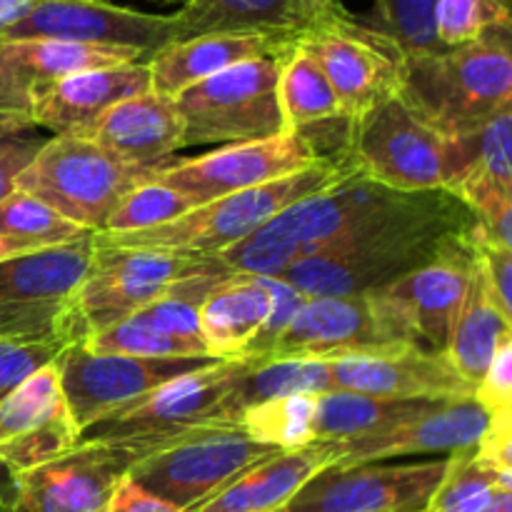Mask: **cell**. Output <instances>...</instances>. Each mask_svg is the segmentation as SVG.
Instances as JSON below:
<instances>
[{
	"label": "cell",
	"mask_w": 512,
	"mask_h": 512,
	"mask_svg": "<svg viewBox=\"0 0 512 512\" xmlns=\"http://www.w3.org/2000/svg\"><path fill=\"white\" fill-rule=\"evenodd\" d=\"M475 225L473 210L448 190L403 193L323 253L285 270L280 280L305 298L368 293L433 263L463 243Z\"/></svg>",
	"instance_id": "cell-1"
},
{
	"label": "cell",
	"mask_w": 512,
	"mask_h": 512,
	"mask_svg": "<svg viewBox=\"0 0 512 512\" xmlns=\"http://www.w3.org/2000/svg\"><path fill=\"white\" fill-rule=\"evenodd\" d=\"M350 173H353L350 165L338 155V158L323 160V163L288 175V178L195 205L185 215L158 225V228L123 235L95 233V238L105 245H120V248L170 250V253L215 258L223 250L233 248V245L243 243L245 238L258 233L285 208L330 188L338 180L348 178Z\"/></svg>",
	"instance_id": "cell-2"
},
{
	"label": "cell",
	"mask_w": 512,
	"mask_h": 512,
	"mask_svg": "<svg viewBox=\"0 0 512 512\" xmlns=\"http://www.w3.org/2000/svg\"><path fill=\"white\" fill-rule=\"evenodd\" d=\"M403 95L448 138L478 130L512 105L510 30L405 58Z\"/></svg>",
	"instance_id": "cell-3"
},
{
	"label": "cell",
	"mask_w": 512,
	"mask_h": 512,
	"mask_svg": "<svg viewBox=\"0 0 512 512\" xmlns=\"http://www.w3.org/2000/svg\"><path fill=\"white\" fill-rule=\"evenodd\" d=\"M395 190L350 173L330 188L298 200L268 225L215 258L228 273L280 278L295 263L323 253L348 230L393 203Z\"/></svg>",
	"instance_id": "cell-4"
},
{
	"label": "cell",
	"mask_w": 512,
	"mask_h": 512,
	"mask_svg": "<svg viewBox=\"0 0 512 512\" xmlns=\"http://www.w3.org/2000/svg\"><path fill=\"white\" fill-rule=\"evenodd\" d=\"M340 158L360 178L395 193L448 190L455 170L453 138L403 93L348 120Z\"/></svg>",
	"instance_id": "cell-5"
},
{
	"label": "cell",
	"mask_w": 512,
	"mask_h": 512,
	"mask_svg": "<svg viewBox=\"0 0 512 512\" xmlns=\"http://www.w3.org/2000/svg\"><path fill=\"white\" fill-rule=\"evenodd\" d=\"M240 360H218L203 370L183 375L145 398L95 420L78 433L80 445H108L133 458V465L203 428L228 425L223 405ZM233 428V425H228ZM75 443V445H78Z\"/></svg>",
	"instance_id": "cell-6"
},
{
	"label": "cell",
	"mask_w": 512,
	"mask_h": 512,
	"mask_svg": "<svg viewBox=\"0 0 512 512\" xmlns=\"http://www.w3.org/2000/svg\"><path fill=\"white\" fill-rule=\"evenodd\" d=\"M153 178L105 153L90 138L53 135L23 170L15 190L28 193L88 233H103L120 200Z\"/></svg>",
	"instance_id": "cell-7"
},
{
	"label": "cell",
	"mask_w": 512,
	"mask_h": 512,
	"mask_svg": "<svg viewBox=\"0 0 512 512\" xmlns=\"http://www.w3.org/2000/svg\"><path fill=\"white\" fill-rule=\"evenodd\" d=\"M285 55L233 65L175 95L183 145H233L288 133L278 103Z\"/></svg>",
	"instance_id": "cell-8"
},
{
	"label": "cell",
	"mask_w": 512,
	"mask_h": 512,
	"mask_svg": "<svg viewBox=\"0 0 512 512\" xmlns=\"http://www.w3.org/2000/svg\"><path fill=\"white\" fill-rule=\"evenodd\" d=\"M95 250V233L40 253L0 260V340H83L73 295Z\"/></svg>",
	"instance_id": "cell-9"
},
{
	"label": "cell",
	"mask_w": 512,
	"mask_h": 512,
	"mask_svg": "<svg viewBox=\"0 0 512 512\" xmlns=\"http://www.w3.org/2000/svg\"><path fill=\"white\" fill-rule=\"evenodd\" d=\"M293 45L323 70L345 120L403 93L405 53L400 45L380 28L360 23L340 8L308 25Z\"/></svg>",
	"instance_id": "cell-10"
},
{
	"label": "cell",
	"mask_w": 512,
	"mask_h": 512,
	"mask_svg": "<svg viewBox=\"0 0 512 512\" xmlns=\"http://www.w3.org/2000/svg\"><path fill=\"white\" fill-rule=\"evenodd\" d=\"M328 133H333V128L288 130L275 138L223 145L198 158L168 160L153 170V178L183 193L195 205H203L338 158V150L325 143L323 135Z\"/></svg>",
	"instance_id": "cell-11"
},
{
	"label": "cell",
	"mask_w": 512,
	"mask_h": 512,
	"mask_svg": "<svg viewBox=\"0 0 512 512\" xmlns=\"http://www.w3.org/2000/svg\"><path fill=\"white\" fill-rule=\"evenodd\" d=\"M280 450L258 443L233 425L203 428L138 460L128 478L175 508L195 512L238 475Z\"/></svg>",
	"instance_id": "cell-12"
},
{
	"label": "cell",
	"mask_w": 512,
	"mask_h": 512,
	"mask_svg": "<svg viewBox=\"0 0 512 512\" xmlns=\"http://www.w3.org/2000/svg\"><path fill=\"white\" fill-rule=\"evenodd\" d=\"M218 363L215 358H133L118 353H95L85 343H73L58 365L60 390L78 433L95 420L145 398L153 390Z\"/></svg>",
	"instance_id": "cell-13"
},
{
	"label": "cell",
	"mask_w": 512,
	"mask_h": 512,
	"mask_svg": "<svg viewBox=\"0 0 512 512\" xmlns=\"http://www.w3.org/2000/svg\"><path fill=\"white\" fill-rule=\"evenodd\" d=\"M448 465L450 455L405 465H330L278 512H428Z\"/></svg>",
	"instance_id": "cell-14"
},
{
	"label": "cell",
	"mask_w": 512,
	"mask_h": 512,
	"mask_svg": "<svg viewBox=\"0 0 512 512\" xmlns=\"http://www.w3.org/2000/svg\"><path fill=\"white\" fill-rule=\"evenodd\" d=\"M370 293L305 298L265 358L330 360L408 345ZM258 360V358H255Z\"/></svg>",
	"instance_id": "cell-15"
},
{
	"label": "cell",
	"mask_w": 512,
	"mask_h": 512,
	"mask_svg": "<svg viewBox=\"0 0 512 512\" xmlns=\"http://www.w3.org/2000/svg\"><path fill=\"white\" fill-rule=\"evenodd\" d=\"M5 40H60L100 48L140 50L145 60L173 40V18L110 0H35Z\"/></svg>",
	"instance_id": "cell-16"
},
{
	"label": "cell",
	"mask_w": 512,
	"mask_h": 512,
	"mask_svg": "<svg viewBox=\"0 0 512 512\" xmlns=\"http://www.w3.org/2000/svg\"><path fill=\"white\" fill-rule=\"evenodd\" d=\"M470 268H473V250L468 235L463 243L450 248L433 263L368 293L405 340L420 348L445 353L468 290Z\"/></svg>",
	"instance_id": "cell-17"
},
{
	"label": "cell",
	"mask_w": 512,
	"mask_h": 512,
	"mask_svg": "<svg viewBox=\"0 0 512 512\" xmlns=\"http://www.w3.org/2000/svg\"><path fill=\"white\" fill-rule=\"evenodd\" d=\"M145 55L130 48L60 43V40H5L0 43V123L33 128L30 113L60 80L80 70L140 63Z\"/></svg>",
	"instance_id": "cell-18"
},
{
	"label": "cell",
	"mask_w": 512,
	"mask_h": 512,
	"mask_svg": "<svg viewBox=\"0 0 512 512\" xmlns=\"http://www.w3.org/2000/svg\"><path fill=\"white\" fill-rule=\"evenodd\" d=\"M328 373L333 390H353L378 398L430 403L475 398L473 385L460 378L448 355L415 343L330 360Z\"/></svg>",
	"instance_id": "cell-19"
},
{
	"label": "cell",
	"mask_w": 512,
	"mask_h": 512,
	"mask_svg": "<svg viewBox=\"0 0 512 512\" xmlns=\"http://www.w3.org/2000/svg\"><path fill=\"white\" fill-rule=\"evenodd\" d=\"M133 458L108 445H75L18 475L15 512H105Z\"/></svg>",
	"instance_id": "cell-20"
},
{
	"label": "cell",
	"mask_w": 512,
	"mask_h": 512,
	"mask_svg": "<svg viewBox=\"0 0 512 512\" xmlns=\"http://www.w3.org/2000/svg\"><path fill=\"white\" fill-rule=\"evenodd\" d=\"M78 443L58 370L45 368L0 400V460L15 473L60 458Z\"/></svg>",
	"instance_id": "cell-21"
},
{
	"label": "cell",
	"mask_w": 512,
	"mask_h": 512,
	"mask_svg": "<svg viewBox=\"0 0 512 512\" xmlns=\"http://www.w3.org/2000/svg\"><path fill=\"white\" fill-rule=\"evenodd\" d=\"M488 425L490 415L475 398L440 403L428 413L405 420L378 435L338 443L335 465L345 468V465L385 463V460L405 458V455H453L458 450L478 448Z\"/></svg>",
	"instance_id": "cell-22"
},
{
	"label": "cell",
	"mask_w": 512,
	"mask_h": 512,
	"mask_svg": "<svg viewBox=\"0 0 512 512\" xmlns=\"http://www.w3.org/2000/svg\"><path fill=\"white\" fill-rule=\"evenodd\" d=\"M148 90L150 70L145 60L113 65V68L80 70L60 80L35 103L30 125L50 130L53 135L85 138L113 105Z\"/></svg>",
	"instance_id": "cell-23"
},
{
	"label": "cell",
	"mask_w": 512,
	"mask_h": 512,
	"mask_svg": "<svg viewBox=\"0 0 512 512\" xmlns=\"http://www.w3.org/2000/svg\"><path fill=\"white\" fill-rule=\"evenodd\" d=\"M85 138L138 170H155L178 153L183 145V120L170 98L140 93L113 105Z\"/></svg>",
	"instance_id": "cell-24"
},
{
	"label": "cell",
	"mask_w": 512,
	"mask_h": 512,
	"mask_svg": "<svg viewBox=\"0 0 512 512\" xmlns=\"http://www.w3.org/2000/svg\"><path fill=\"white\" fill-rule=\"evenodd\" d=\"M293 40L275 35H198L160 48L145 63L150 70V90L173 100L190 85L223 73L233 65L258 58L285 55Z\"/></svg>",
	"instance_id": "cell-25"
},
{
	"label": "cell",
	"mask_w": 512,
	"mask_h": 512,
	"mask_svg": "<svg viewBox=\"0 0 512 512\" xmlns=\"http://www.w3.org/2000/svg\"><path fill=\"white\" fill-rule=\"evenodd\" d=\"M338 463V443L315 440L305 448L280 450L220 490L195 512H278L320 470Z\"/></svg>",
	"instance_id": "cell-26"
},
{
	"label": "cell",
	"mask_w": 512,
	"mask_h": 512,
	"mask_svg": "<svg viewBox=\"0 0 512 512\" xmlns=\"http://www.w3.org/2000/svg\"><path fill=\"white\" fill-rule=\"evenodd\" d=\"M273 313L270 278L230 273L200 303V338L215 360H238L248 353Z\"/></svg>",
	"instance_id": "cell-27"
},
{
	"label": "cell",
	"mask_w": 512,
	"mask_h": 512,
	"mask_svg": "<svg viewBox=\"0 0 512 512\" xmlns=\"http://www.w3.org/2000/svg\"><path fill=\"white\" fill-rule=\"evenodd\" d=\"M173 18V40L198 35H275L293 40L310 25L298 0H185Z\"/></svg>",
	"instance_id": "cell-28"
},
{
	"label": "cell",
	"mask_w": 512,
	"mask_h": 512,
	"mask_svg": "<svg viewBox=\"0 0 512 512\" xmlns=\"http://www.w3.org/2000/svg\"><path fill=\"white\" fill-rule=\"evenodd\" d=\"M510 338L512 320L500 313L493 295H490L488 283H485L483 273H480L478 263L473 258L468 290H465L463 305H460L458 318H455L445 355L460 373V378L473 385L475 390V385L483 380L485 370L493 363L500 345Z\"/></svg>",
	"instance_id": "cell-29"
},
{
	"label": "cell",
	"mask_w": 512,
	"mask_h": 512,
	"mask_svg": "<svg viewBox=\"0 0 512 512\" xmlns=\"http://www.w3.org/2000/svg\"><path fill=\"white\" fill-rule=\"evenodd\" d=\"M440 403L430 400H390L378 395L353 393V390H328L318 398L315 435L328 443L370 438L383 430L395 428L410 418L428 413Z\"/></svg>",
	"instance_id": "cell-30"
},
{
	"label": "cell",
	"mask_w": 512,
	"mask_h": 512,
	"mask_svg": "<svg viewBox=\"0 0 512 512\" xmlns=\"http://www.w3.org/2000/svg\"><path fill=\"white\" fill-rule=\"evenodd\" d=\"M240 370L223 405V418L228 425H238L240 418L253 405L265 400L283 398L295 393H328V363L318 360H270V358H238Z\"/></svg>",
	"instance_id": "cell-31"
},
{
	"label": "cell",
	"mask_w": 512,
	"mask_h": 512,
	"mask_svg": "<svg viewBox=\"0 0 512 512\" xmlns=\"http://www.w3.org/2000/svg\"><path fill=\"white\" fill-rule=\"evenodd\" d=\"M278 103L288 130H325L348 123L323 70L295 45L280 68Z\"/></svg>",
	"instance_id": "cell-32"
},
{
	"label": "cell",
	"mask_w": 512,
	"mask_h": 512,
	"mask_svg": "<svg viewBox=\"0 0 512 512\" xmlns=\"http://www.w3.org/2000/svg\"><path fill=\"white\" fill-rule=\"evenodd\" d=\"M85 235L93 233L78 228L28 193L15 190L0 203V245L8 248L10 255L60 248V245L75 243Z\"/></svg>",
	"instance_id": "cell-33"
},
{
	"label": "cell",
	"mask_w": 512,
	"mask_h": 512,
	"mask_svg": "<svg viewBox=\"0 0 512 512\" xmlns=\"http://www.w3.org/2000/svg\"><path fill=\"white\" fill-rule=\"evenodd\" d=\"M500 490H512V470L490 463L478 448L458 450L428 512H483Z\"/></svg>",
	"instance_id": "cell-34"
},
{
	"label": "cell",
	"mask_w": 512,
	"mask_h": 512,
	"mask_svg": "<svg viewBox=\"0 0 512 512\" xmlns=\"http://www.w3.org/2000/svg\"><path fill=\"white\" fill-rule=\"evenodd\" d=\"M318 393H295L253 405L240 418V430L275 450H295L315 443Z\"/></svg>",
	"instance_id": "cell-35"
},
{
	"label": "cell",
	"mask_w": 512,
	"mask_h": 512,
	"mask_svg": "<svg viewBox=\"0 0 512 512\" xmlns=\"http://www.w3.org/2000/svg\"><path fill=\"white\" fill-rule=\"evenodd\" d=\"M510 28L508 0H435L433 30L440 48H460Z\"/></svg>",
	"instance_id": "cell-36"
},
{
	"label": "cell",
	"mask_w": 512,
	"mask_h": 512,
	"mask_svg": "<svg viewBox=\"0 0 512 512\" xmlns=\"http://www.w3.org/2000/svg\"><path fill=\"white\" fill-rule=\"evenodd\" d=\"M83 343L95 353H118L133 358H210L203 345L160 333L135 315L90 335Z\"/></svg>",
	"instance_id": "cell-37"
},
{
	"label": "cell",
	"mask_w": 512,
	"mask_h": 512,
	"mask_svg": "<svg viewBox=\"0 0 512 512\" xmlns=\"http://www.w3.org/2000/svg\"><path fill=\"white\" fill-rule=\"evenodd\" d=\"M195 203L185 198L178 190L168 188V185L158 183L155 178L145 180L143 185L130 190L113 215L105 223L103 233L108 235H123V233H140V230L158 228V225L170 223V220L180 218L188 210H193Z\"/></svg>",
	"instance_id": "cell-38"
},
{
	"label": "cell",
	"mask_w": 512,
	"mask_h": 512,
	"mask_svg": "<svg viewBox=\"0 0 512 512\" xmlns=\"http://www.w3.org/2000/svg\"><path fill=\"white\" fill-rule=\"evenodd\" d=\"M375 8L378 28L400 45L405 58L443 50L433 30L435 0H375Z\"/></svg>",
	"instance_id": "cell-39"
},
{
	"label": "cell",
	"mask_w": 512,
	"mask_h": 512,
	"mask_svg": "<svg viewBox=\"0 0 512 512\" xmlns=\"http://www.w3.org/2000/svg\"><path fill=\"white\" fill-rule=\"evenodd\" d=\"M80 340L40 338V340H0V400L33 378L35 373L58 365L60 355Z\"/></svg>",
	"instance_id": "cell-40"
},
{
	"label": "cell",
	"mask_w": 512,
	"mask_h": 512,
	"mask_svg": "<svg viewBox=\"0 0 512 512\" xmlns=\"http://www.w3.org/2000/svg\"><path fill=\"white\" fill-rule=\"evenodd\" d=\"M38 128H15L0 123V203L15 193L18 178L43 148Z\"/></svg>",
	"instance_id": "cell-41"
},
{
	"label": "cell",
	"mask_w": 512,
	"mask_h": 512,
	"mask_svg": "<svg viewBox=\"0 0 512 512\" xmlns=\"http://www.w3.org/2000/svg\"><path fill=\"white\" fill-rule=\"evenodd\" d=\"M475 400L490 418H512V338L500 345L483 380L475 385Z\"/></svg>",
	"instance_id": "cell-42"
},
{
	"label": "cell",
	"mask_w": 512,
	"mask_h": 512,
	"mask_svg": "<svg viewBox=\"0 0 512 512\" xmlns=\"http://www.w3.org/2000/svg\"><path fill=\"white\" fill-rule=\"evenodd\" d=\"M270 288H273V313H270L268 323H265V328L260 330V335L255 338V343L250 345L243 358H265L270 353V348L275 345V340L280 338V333L295 318L300 305L305 303V295L300 290H295L290 283H285V280L270 278Z\"/></svg>",
	"instance_id": "cell-43"
},
{
	"label": "cell",
	"mask_w": 512,
	"mask_h": 512,
	"mask_svg": "<svg viewBox=\"0 0 512 512\" xmlns=\"http://www.w3.org/2000/svg\"><path fill=\"white\" fill-rule=\"evenodd\" d=\"M105 512H185L175 505H170L168 500L158 498V495L148 493L145 488H140L138 483H133L130 478H125L118 485V490L110 498Z\"/></svg>",
	"instance_id": "cell-44"
},
{
	"label": "cell",
	"mask_w": 512,
	"mask_h": 512,
	"mask_svg": "<svg viewBox=\"0 0 512 512\" xmlns=\"http://www.w3.org/2000/svg\"><path fill=\"white\" fill-rule=\"evenodd\" d=\"M33 5L35 0H0V40L30 13Z\"/></svg>",
	"instance_id": "cell-45"
},
{
	"label": "cell",
	"mask_w": 512,
	"mask_h": 512,
	"mask_svg": "<svg viewBox=\"0 0 512 512\" xmlns=\"http://www.w3.org/2000/svg\"><path fill=\"white\" fill-rule=\"evenodd\" d=\"M18 505V473L0 460V512H15Z\"/></svg>",
	"instance_id": "cell-46"
},
{
	"label": "cell",
	"mask_w": 512,
	"mask_h": 512,
	"mask_svg": "<svg viewBox=\"0 0 512 512\" xmlns=\"http://www.w3.org/2000/svg\"><path fill=\"white\" fill-rule=\"evenodd\" d=\"M298 3L305 18L310 20V25H313L318 18H323V15H328L330 10L340 8L338 0H298Z\"/></svg>",
	"instance_id": "cell-47"
},
{
	"label": "cell",
	"mask_w": 512,
	"mask_h": 512,
	"mask_svg": "<svg viewBox=\"0 0 512 512\" xmlns=\"http://www.w3.org/2000/svg\"><path fill=\"white\" fill-rule=\"evenodd\" d=\"M483 512H512V490H500L493 503Z\"/></svg>",
	"instance_id": "cell-48"
},
{
	"label": "cell",
	"mask_w": 512,
	"mask_h": 512,
	"mask_svg": "<svg viewBox=\"0 0 512 512\" xmlns=\"http://www.w3.org/2000/svg\"><path fill=\"white\" fill-rule=\"evenodd\" d=\"M153 3H160V5H183L185 0H153Z\"/></svg>",
	"instance_id": "cell-49"
},
{
	"label": "cell",
	"mask_w": 512,
	"mask_h": 512,
	"mask_svg": "<svg viewBox=\"0 0 512 512\" xmlns=\"http://www.w3.org/2000/svg\"><path fill=\"white\" fill-rule=\"evenodd\" d=\"M5 258H15V255H10L8 248H3V245H0V260H5Z\"/></svg>",
	"instance_id": "cell-50"
}]
</instances>
